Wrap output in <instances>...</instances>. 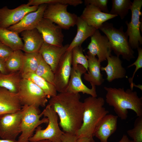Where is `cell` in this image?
Segmentation results:
<instances>
[{"mask_svg": "<svg viewBox=\"0 0 142 142\" xmlns=\"http://www.w3.org/2000/svg\"><path fill=\"white\" fill-rule=\"evenodd\" d=\"M79 93H59L48 104L57 114L63 131L75 135L82 123L83 108Z\"/></svg>", "mask_w": 142, "mask_h": 142, "instance_id": "6da1fadb", "label": "cell"}, {"mask_svg": "<svg viewBox=\"0 0 142 142\" xmlns=\"http://www.w3.org/2000/svg\"><path fill=\"white\" fill-rule=\"evenodd\" d=\"M76 142H95L93 137H81L77 138Z\"/></svg>", "mask_w": 142, "mask_h": 142, "instance_id": "74e56055", "label": "cell"}, {"mask_svg": "<svg viewBox=\"0 0 142 142\" xmlns=\"http://www.w3.org/2000/svg\"><path fill=\"white\" fill-rule=\"evenodd\" d=\"M118 117L111 114H107L102 119L97 126L94 136L100 142H108V138L116 131Z\"/></svg>", "mask_w": 142, "mask_h": 142, "instance_id": "ffe728a7", "label": "cell"}, {"mask_svg": "<svg viewBox=\"0 0 142 142\" xmlns=\"http://www.w3.org/2000/svg\"><path fill=\"white\" fill-rule=\"evenodd\" d=\"M36 28L42 35L44 42L57 46L63 45L62 29L51 21L43 18Z\"/></svg>", "mask_w": 142, "mask_h": 142, "instance_id": "4fadbf2b", "label": "cell"}, {"mask_svg": "<svg viewBox=\"0 0 142 142\" xmlns=\"http://www.w3.org/2000/svg\"><path fill=\"white\" fill-rule=\"evenodd\" d=\"M68 6L60 4H47L43 18L51 21L62 29H69L76 25L78 17L68 11Z\"/></svg>", "mask_w": 142, "mask_h": 142, "instance_id": "ba28073f", "label": "cell"}, {"mask_svg": "<svg viewBox=\"0 0 142 142\" xmlns=\"http://www.w3.org/2000/svg\"><path fill=\"white\" fill-rule=\"evenodd\" d=\"M47 5H40L37 10L27 13L18 23L7 29L19 34L24 31L36 28L38 23L43 18Z\"/></svg>", "mask_w": 142, "mask_h": 142, "instance_id": "2e32d148", "label": "cell"}, {"mask_svg": "<svg viewBox=\"0 0 142 142\" xmlns=\"http://www.w3.org/2000/svg\"><path fill=\"white\" fill-rule=\"evenodd\" d=\"M23 112L21 124V133L18 142H28L37 128L42 124L48 123V119L43 115L39 108L34 105L22 106Z\"/></svg>", "mask_w": 142, "mask_h": 142, "instance_id": "8992f818", "label": "cell"}, {"mask_svg": "<svg viewBox=\"0 0 142 142\" xmlns=\"http://www.w3.org/2000/svg\"><path fill=\"white\" fill-rule=\"evenodd\" d=\"M107 64L105 67H101L100 70L104 71L106 74V79L109 82L126 76V71L122 65V62L119 57L111 54L106 58Z\"/></svg>", "mask_w": 142, "mask_h": 142, "instance_id": "44dd1931", "label": "cell"}, {"mask_svg": "<svg viewBox=\"0 0 142 142\" xmlns=\"http://www.w3.org/2000/svg\"><path fill=\"white\" fill-rule=\"evenodd\" d=\"M117 16L104 13L95 6L89 4L86 5L80 17L88 25L99 29L103 23Z\"/></svg>", "mask_w": 142, "mask_h": 142, "instance_id": "e0dca14e", "label": "cell"}, {"mask_svg": "<svg viewBox=\"0 0 142 142\" xmlns=\"http://www.w3.org/2000/svg\"><path fill=\"white\" fill-rule=\"evenodd\" d=\"M28 142H52L49 140H40L35 142H31L29 141Z\"/></svg>", "mask_w": 142, "mask_h": 142, "instance_id": "b9f144b4", "label": "cell"}, {"mask_svg": "<svg viewBox=\"0 0 142 142\" xmlns=\"http://www.w3.org/2000/svg\"><path fill=\"white\" fill-rule=\"evenodd\" d=\"M72 67L75 68L78 65L83 67L88 71V61L85 55L83 53L81 46L74 47L72 50Z\"/></svg>", "mask_w": 142, "mask_h": 142, "instance_id": "4dcf8cb0", "label": "cell"}, {"mask_svg": "<svg viewBox=\"0 0 142 142\" xmlns=\"http://www.w3.org/2000/svg\"><path fill=\"white\" fill-rule=\"evenodd\" d=\"M111 9L109 13L119 16L123 19L130 10L132 2L130 0H112Z\"/></svg>", "mask_w": 142, "mask_h": 142, "instance_id": "f546056e", "label": "cell"}, {"mask_svg": "<svg viewBox=\"0 0 142 142\" xmlns=\"http://www.w3.org/2000/svg\"><path fill=\"white\" fill-rule=\"evenodd\" d=\"M87 54L85 56L88 61V73L84 74V79L90 84L100 86L105 80L100 72L101 63L95 56Z\"/></svg>", "mask_w": 142, "mask_h": 142, "instance_id": "603a6c76", "label": "cell"}, {"mask_svg": "<svg viewBox=\"0 0 142 142\" xmlns=\"http://www.w3.org/2000/svg\"><path fill=\"white\" fill-rule=\"evenodd\" d=\"M72 50L67 51L61 58L54 73V85L57 92H66L72 69Z\"/></svg>", "mask_w": 142, "mask_h": 142, "instance_id": "8fae6325", "label": "cell"}, {"mask_svg": "<svg viewBox=\"0 0 142 142\" xmlns=\"http://www.w3.org/2000/svg\"><path fill=\"white\" fill-rule=\"evenodd\" d=\"M106 101L114 108L117 116L122 120L128 117V110L134 111L138 117L142 116V97L130 89L125 90L124 88H117L105 87Z\"/></svg>", "mask_w": 142, "mask_h": 142, "instance_id": "7a4b0ae2", "label": "cell"}, {"mask_svg": "<svg viewBox=\"0 0 142 142\" xmlns=\"http://www.w3.org/2000/svg\"><path fill=\"white\" fill-rule=\"evenodd\" d=\"M42 58L39 52L24 53L23 67L20 71L21 75L35 73Z\"/></svg>", "mask_w": 142, "mask_h": 142, "instance_id": "83f0119b", "label": "cell"}, {"mask_svg": "<svg viewBox=\"0 0 142 142\" xmlns=\"http://www.w3.org/2000/svg\"><path fill=\"white\" fill-rule=\"evenodd\" d=\"M35 73L54 85V73L50 67L45 62L42 57Z\"/></svg>", "mask_w": 142, "mask_h": 142, "instance_id": "1f68e13d", "label": "cell"}, {"mask_svg": "<svg viewBox=\"0 0 142 142\" xmlns=\"http://www.w3.org/2000/svg\"><path fill=\"white\" fill-rule=\"evenodd\" d=\"M21 34L24 42L22 50L27 53L39 52L44 41L38 30L35 28L25 30Z\"/></svg>", "mask_w": 142, "mask_h": 142, "instance_id": "7402d4cb", "label": "cell"}, {"mask_svg": "<svg viewBox=\"0 0 142 142\" xmlns=\"http://www.w3.org/2000/svg\"><path fill=\"white\" fill-rule=\"evenodd\" d=\"M77 32L76 36L69 45L67 51H71L74 47L81 46L83 42L88 38L91 37L97 29L89 26L80 17H78L76 24Z\"/></svg>", "mask_w": 142, "mask_h": 142, "instance_id": "cb8c5ba5", "label": "cell"}, {"mask_svg": "<svg viewBox=\"0 0 142 142\" xmlns=\"http://www.w3.org/2000/svg\"><path fill=\"white\" fill-rule=\"evenodd\" d=\"M105 100L102 97L90 96L83 102L82 125L75 135L77 138L93 137L95 131L103 118L109 113L104 107Z\"/></svg>", "mask_w": 142, "mask_h": 142, "instance_id": "3957f363", "label": "cell"}, {"mask_svg": "<svg viewBox=\"0 0 142 142\" xmlns=\"http://www.w3.org/2000/svg\"><path fill=\"white\" fill-rule=\"evenodd\" d=\"M22 106L17 94L0 87V115L21 110Z\"/></svg>", "mask_w": 142, "mask_h": 142, "instance_id": "d6986e66", "label": "cell"}, {"mask_svg": "<svg viewBox=\"0 0 142 142\" xmlns=\"http://www.w3.org/2000/svg\"><path fill=\"white\" fill-rule=\"evenodd\" d=\"M99 29L108 38L111 50L116 56L121 55L123 59L128 61L135 58L134 51L128 42V37L123 31L122 26L117 29L113 24L105 22Z\"/></svg>", "mask_w": 142, "mask_h": 142, "instance_id": "277c9868", "label": "cell"}, {"mask_svg": "<svg viewBox=\"0 0 142 142\" xmlns=\"http://www.w3.org/2000/svg\"><path fill=\"white\" fill-rule=\"evenodd\" d=\"M13 51L9 47L0 41V59L5 61L12 53Z\"/></svg>", "mask_w": 142, "mask_h": 142, "instance_id": "d590c367", "label": "cell"}, {"mask_svg": "<svg viewBox=\"0 0 142 142\" xmlns=\"http://www.w3.org/2000/svg\"><path fill=\"white\" fill-rule=\"evenodd\" d=\"M142 0H134L130 9L131 17L130 22H125L127 29L125 32L129 37L128 42L133 49H137L142 44V37L140 32L141 22L140 18L142 15L141 9Z\"/></svg>", "mask_w": 142, "mask_h": 142, "instance_id": "9c48e42d", "label": "cell"}, {"mask_svg": "<svg viewBox=\"0 0 142 142\" xmlns=\"http://www.w3.org/2000/svg\"><path fill=\"white\" fill-rule=\"evenodd\" d=\"M138 53V55L137 59L135 61L133 64L129 65L127 67L128 68H130L133 65L135 66V68L133 72L131 77L129 78L128 80L130 85V89L133 90L134 85L133 79L135 75L138 70L142 68V49L140 47L137 49Z\"/></svg>", "mask_w": 142, "mask_h": 142, "instance_id": "836d02e7", "label": "cell"}, {"mask_svg": "<svg viewBox=\"0 0 142 142\" xmlns=\"http://www.w3.org/2000/svg\"><path fill=\"white\" fill-rule=\"evenodd\" d=\"M39 6L22 4L13 9L7 6L0 8V27L7 28L19 22L27 13L36 11Z\"/></svg>", "mask_w": 142, "mask_h": 142, "instance_id": "7c38bea8", "label": "cell"}, {"mask_svg": "<svg viewBox=\"0 0 142 142\" xmlns=\"http://www.w3.org/2000/svg\"><path fill=\"white\" fill-rule=\"evenodd\" d=\"M0 142H18L17 140H11L3 139H0Z\"/></svg>", "mask_w": 142, "mask_h": 142, "instance_id": "60d3db41", "label": "cell"}, {"mask_svg": "<svg viewBox=\"0 0 142 142\" xmlns=\"http://www.w3.org/2000/svg\"><path fill=\"white\" fill-rule=\"evenodd\" d=\"M108 0H85L84 3L85 5L90 4L97 7L103 12L109 13L107 3Z\"/></svg>", "mask_w": 142, "mask_h": 142, "instance_id": "e575fe53", "label": "cell"}, {"mask_svg": "<svg viewBox=\"0 0 142 142\" xmlns=\"http://www.w3.org/2000/svg\"><path fill=\"white\" fill-rule=\"evenodd\" d=\"M77 139L75 135L64 132L61 142H76Z\"/></svg>", "mask_w": 142, "mask_h": 142, "instance_id": "8d00e7d4", "label": "cell"}, {"mask_svg": "<svg viewBox=\"0 0 142 142\" xmlns=\"http://www.w3.org/2000/svg\"><path fill=\"white\" fill-rule=\"evenodd\" d=\"M23 109L15 113L0 115V137L16 140L21 133V124Z\"/></svg>", "mask_w": 142, "mask_h": 142, "instance_id": "30bf717a", "label": "cell"}, {"mask_svg": "<svg viewBox=\"0 0 142 142\" xmlns=\"http://www.w3.org/2000/svg\"><path fill=\"white\" fill-rule=\"evenodd\" d=\"M0 41L13 51L22 50L24 46L19 34L7 28L0 27Z\"/></svg>", "mask_w": 142, "mask_h": 142, "instance_id": "d4e9b609", "label": "cell"}, {"mask_svg": "<svg viewBox=\"0 0 142 142\" xmlns=\"http://www.w3.org/2000/svg\"><path fill=\"white\" fill-rule=\"evenodd\" d=\"M22 106H45L48 100L43 91L34 83L22 78L17 93Z\"/></svg>", "mask_w": 142, "mask_h": 142, "instance_id": "52a82bcc", "label": "cell"}, {"mask_svg": "<svg viewBox=\"0 0 142 142\" xmlns=\"http://www.w3.org/2000/svg\"><path fill=\"white\" fill-rule=\"evenodd\" d=\"M42 112L44 117L48 119L47 126L43 129L40 126L38 127L29 141L35 142L48 140L52 142H61L64 132L59 127L57 114L48 104Z\"/></svg>", "mask_w": 142, "mask_h": 142, "instance_id": "5b68a950", "label": "cell"}, {"mask_svg": "<svg viewBox=\"0 0 142 142\" xmlns=\"http://www.w3.org/2000/svg\"><path fill=\"white\" fill-rule=\"evenodd\" d=\"M87 49V53L98 57L101 63L106 60L107 57L111 55L112 51L109 40L106 36L100 33L98 29H96L91 37V41Z\"/></svg>", "mask_w": 142, "mask_h": 142, "instance_id": "5bb4252c", "label": "cell"}, {"mask_svg": "<svg viewBox=\"0 0 142 142\" xmlns=\"http://www.w3.org/2000/svg\"><path fill=\"white\" fill-rule=\"evenodd\" d=\"M69 45L58 46L44 42L42 44L39 52L54 73L61 58L67 51Z\"/></svg>", "mask_w": 142, "mask_h": 142, "instance_id": "ac0fdd59", "label": "cell"}, {"mask_svg": "<svg viewBox=\"0 0 142 142\" xmlns=\"http://www.w3.org/2000/svg\"><path fill=\"white\" fill-rule=\"evenodd\" d=\"M118 142H133V140L129 139L127 135L124 134L121 139Z\"/></svg>", "mask_w": 142, "mask_h": 142, "instance_id": "ab89813d", "label": "cell"}, {"mask_svg": "<svg viewBox=\"0 0 142 142\" xmlns=\"http://www.w3.org/2000/svg\"><path fill=\"white\" fill-rule=\"evenodd\" d=\"M127 134L133 142H142V116L135 119L133 128L128 130Z\"/></svg>", "mask_w": 142, "mask_h": 142, "instance_id": "d6a6232c", "label": "cell"}, {"mask_svg": "<svg viewBox=\"0 0 142 142\" xmlns=\"http://www.w3.org/2000/svg\"><path fill=\"white\" fill-rule=\"evenodd\" d=\"M21 75L22 78L31 80L39 87L44 92L48 98L55 96L57 91L55 86L38 76L35 73H29Z\"/></svg>", "mask_w": 142, "mask_h": 142, "instance_id": "4316f807", "label": "cell"}, {"mask_svg": "<svg viewBox=\"0 0 142 142\" xmlns=\"http://www.w3.org/2000/svg\"><path fill=\"white\" fill-rule=\"evenodd\" d=\"M20 71L4 74L0 72V87L17 94L22 78Z\"/></svg>", "mask_w": 142, "mask_h": 142, "instance_id": "484cf974", "label": "cell"}, {"mask_svg": "<svg viewBox=\"0 0 142 142\" xmlns=\"http://www.w3.org/2000/svg\"><path fill=\"white\" fill-rule=\"evenodd\" d=\"M86 71L85 69L80 65H78L75 68L72 67L70 77L66 91L75 94L81 92L89 95L92 97H97L96 86L91 84L92 88H89L82 82V76L86 73Z\"/></svg>", "mask_w": 142, "mask_h": 142, "instance_id": "9a60e30c", "label": "cell"}, {"mask_svg": "<svg viewBox=\"0 0 142 142\" xmlns=\"http://www.w3.org/2000/svg\"><path fill=\"white\" fill-rule=\"evenodd\" d=\"M0 72L4 74L8 73L6 68L5 61L1 59H0Z\"/></svg>", "mask_w": 142, "mask_h": 142, "instance_id": "f35d334b", "label": "cell"}, {"mask_svg": "<svg viewBox=\"0 0 142 142\" xmlns=\"http://www.w3.org/2000/svg\"><path fill=\"white\" fill-rule=\"evenodd\" d=\"M24 53L21 50L13 51L5 62V67L8 73L20 71L23 67Z\"/></svg>", "mask_w": 142, "mask_h": 142, "instance_id": "f1b7e54d", "label": "cell"}]
</instances>
